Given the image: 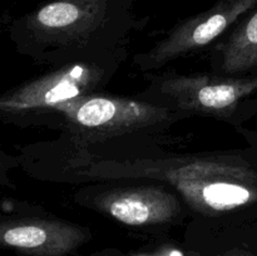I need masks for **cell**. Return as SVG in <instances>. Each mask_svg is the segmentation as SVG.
I'll list each match as a JSON object with an SVG mask.
<instances>
[{
	"label": "cell",
	"mask_w": 257,
	"mask_h": 256,
	"mask_svg": "<svg viewBox=\"0 0 257 256\" xmlns=\"http://www.w3.org/2000/svg\"><path fill=\"white\" fill-rule=\"evenodd\" d=\"M55 115L62 119L70 138H77L78 145L120 137L147 128H161L188 117L147 99L99 93L67 103Z\"/></svg>",
	"instance_id": "obj_5"
},
{
	"label": "cell",
	"mask_w": 257,
	"mask_h": 256,
	"mask_svg": "<svg viewBox=\"0 0 257 256\" xmlns=\"http://www.w3.org/2000/svg\"><path fill=\"white\" fill-rule=\"evenodd\" d=\"M124 57L125 49H120L103 57L58 65L35 79L8 89L0 97V115L4 122L17 125L55 115L67 103L99 93L112 80Z\"/></svg>",
	"instance_id": "obj_3"
},
{
	"label": "cell",
	"mask_w": 257,
	"mask_h": 256,
	"mask_svg": "<svg viewBox=\"0 0 257 256\" xmlns=\"http://www.w3.org/2000/svg\"><path fill=\"white\" fill-rule=\"evenodd\" d=\"M176 191L165 185L115 187L87 198L90 207L133 227L171 222L182 211Z\"/></svg>",
	"instance_id": "obj_7"
},
{
	"label": "cell",
	"mask_w": 257,
	"mask_h": 256,
	"mask_svg": "<svg viewBox=\"0 0 257 256\" xmlns=\"http://www.w3.org/2000/svg\"><path fill=\"white\" fill-rule=\"evenodd\" d=\"M146 97L186 115L217 119H241V113L257 112V74L222 75L217 73H166L151 79Z\"/></svg>",
	"instance_id": "obj_4"
},
{
	"label": "cell",
	"mask_w": 257,
	"mask_h": 256,
	"mask_svg": "<svg viewBox=\"0 0 257 256\" xmlns=\"http://www.w3.org/2000/svg\"><path fill=\"white\" fill-rule=\"evenodd\" d=\"M190 256H198V255H195V253H193V255H190Z\"/></svg>",
	"instance_id": "obj_10"
},
{
	"label": "cell",
	"mask_w": 257,
	"mask_h": 256,
	"mask_svg": "<svg viewBox=\"0 0 257 256\" xmlns=\"http://www.w3.org/2000/svg\"><path fill=\"white\" fill-rule=\"evenodd\" d=\"M92 238L89 228L55 218H4L3 247L25 256H69Z\"/></svg>",
	"instance_id": "obj_8"
},
{
	"label": "cell",
	"mask_w": 257,
	"mask_h": 256,
	"mask_svg": "<svg viewBox=\"0 0 257 256\" xmlns=\"http://www.w3.org/2000/svg\"><path fill=\"white\" fill-rule=\"evenodd\" d=\"M213 73L232 77L257 74V7L217 45Z\"/></svg>",
	"instance_id": "obj_9"
},
{
	"label": "cell",
	"mask_w": 257,
	"mask_h": 256,
	"mask_svg": "<svg viewBox=\"0 0 257 256\" xmlns=\"http://www.w3.org/2000/svg\"><path fill=\"white\" fill-rule=\"evenodd\" d=\"M257 0H218L210 9L182 20L152 48L133 55V65L143 72L157 70L168 63L200 52L235 27Z\"/></svg>",
	"instance_id": "obj_6"
},
{
	"label": "cell",
	"mask_w": 257,
	"mask_h": 256,
	"mask_svg": "<svg viewBox=\"0 0 257 256\" xmlns=\"http://www.w3.org/2000/svg\"><path fill=\"white\" fill-rule=\"evenodd\" d=\"M70 177L155 180L175 188L191 208L207 216L257 207V148L252 156L188 155L163 160H118L70 156Z\"/></svg>",
	"instance_id": "obj_1"
},
{
	"label": "cell",
	"mask_w": 257,
	"mask_h": 256,
	"mask_svg": "<svg viewBox=\"0 0 257 256\" xmlns=\"http://www.w3.org/2000/svg\"><path fill=\"white\" fill-rule=\"evenodd\" d=\"M136 24L135 0H50L13 24L18 52L63 65L124 49Z\"/></svg>",
	"instance_id": "obj_2"
}]
</instances>
